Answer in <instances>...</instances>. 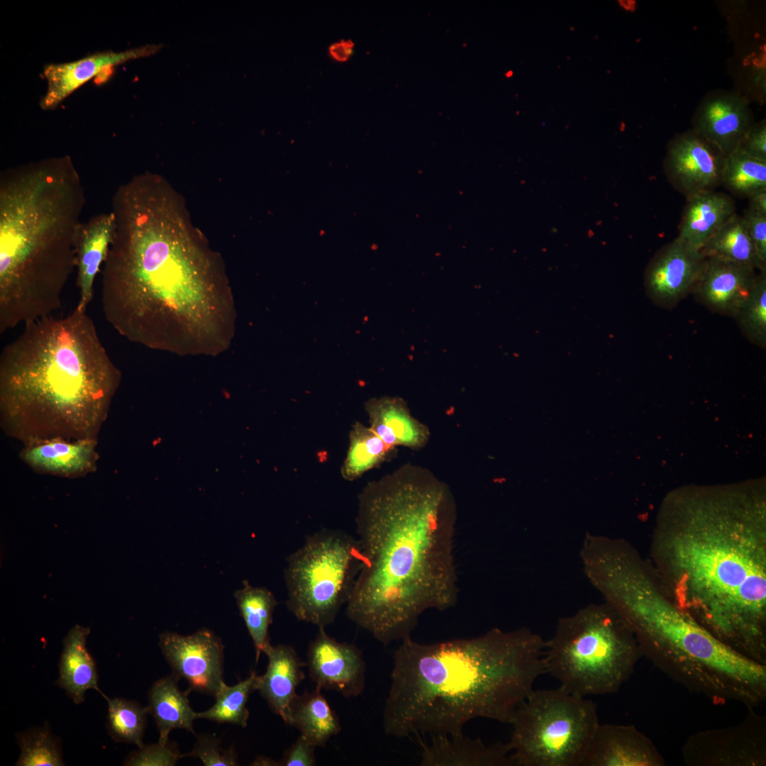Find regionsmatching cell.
<instances>
[{
  "instance_id": "10",
  "label": "cell",
  "mask_w": 766,
  "mask_h": 766,
  "mask_svg": "<svg viewBox=\"0 0 766 766\" xmlns=\"http://www.w3.org/2000/svg\"><path fill=\"white\" fill-rule=\"evenodd\" d=\"M365 557L357 538L322 529L287 559L288 610L301 621L326 628L346 604Z\"/></svg>"
},
{
  "instance_id": "34",
  "label": "cell",
  "mask_w": 766,
  "mask_h": 766,
  "mask_svg": "<svg viewBox=\"0 0 766 766\" xmlns=\"http://www.w3.org/2000/svg\"><path fill=\"white\" fill-rule=\"evenodd\" d=\"M108 702L106 728L116 742L144 746L143 737L147 726L148 706L123 698H106Z\"/></svg>"
},
{
  "instance_id": "19",
  "label": "cell",
  "mask_w": 766,
  "mask_h": 766,
  "mask_svg": "<svg viewBox=\"0 0 766 766\" xmlns=\"http://www.w3.org/2000/svg\"><path fill=\"white\" fill-rule=\"evenodd\" d=\"M754 123L746 99L723 92L714 94L703 101L695 114L692 129L727 155L738 148Z\"/></svg>"
},
{
  "instance_id": "1",
  "label": "cell",
  "mask_w": 766,
  "mask_h": 766,
  "mask_svg": "<svg viewBox=\"0 0 766 766\" xmlns=\"http://www.w3.org/2000/svg\"><path fill=\"white\" fill-rule=\"evenodd\" d=\"M103 263L104 318L122 336L178 355L230 347L236 310L220 255L192 224L182 197L160 175L120 185Z\"/></svg>"
},
{
  "instance_id": "27",
  "label": "cell",
  "mask_w": 766,
  "mask_h": 766,
  "mask_svg": "<svg viewBox=\"0 0 766 766\" xmlns=\"http://www.w3.org/2000/svg\"><path fill=\"white\" fill-rule=\"evenodd\" d=\"M285 723L296 728L300 735L316 747H324L331 737L341 731L338 715L318 687L312 692L304 691L296 695Z\"/></svg>"
},
{
  "instance_id": "22",
  "label": "cell",
  "mask_w": 766,
  "mask_h": 766,
  "mask_svg": "<svg viewBox=\"0 0 766 766\" xmlns=\"http://www.w3.org/2000/svg\"><path fill=\"white\" fill-rule=\"evenodd\" d=\"M112 211L97 214L82 222L77 241V286L79 298L76 308L87 311L94 293V283L106 260L114 230Z\"/></svg>"
},
{
  "instance_id": "16",
  "label": "cell",
  "mask_w": 766,
  "mask_h": 766,
  "mask_svg": "<svg viewBox=\"0 0 766 766\" xmlns=\"http://www.w3.org/2000/svg\"><path fill=\"white\" fill-rule=\"evenodd\" d=\"M161 48L162 45L151 44L120 52L106 50L69 62L47 65L43 71L46 91L40 106L52 109L94 77L128 61L151 55Z\"/></svg>"
},
{
  "instance_id": "12",
  "label": "cell",
  "mask_w": 766,
  "mask_h": 766,
  "mask_svg": "<svg viewBox=\"0 0 766 766\" xmlns=\"http://www.w3.org/2000/svg\"><path fill=\"white\" fill-rule=\"evenodd\" d=\"M158 644L172 674L186 679L189 689L215 696L223 682L224 645L219 637L204 628L188 635L167 631L160 634Z\"/></svg>"
},
{
  "instance_id": "17",
  "label": "cell",
  "mask_w": 766,
  "mask_h": 766,
  "mask_svg": "<svg viewBox=\"0 0 766 766\" xmlns=\"http://www.w3.org/2000/svg\"><path fill=\"white\" fill-rule=\"evenodd\" d=\"M653 741L633 725L601 724L594 732L583 766H664Z\"/></svg>"
},
{
  "instance_id": "40",
  "label": "cell",
  "mask_w": 766,
  "mask_h": 766,
  "mask_svg": "<svg viewBox=\"0 0 766 766\" xmlns=\"http://www.w3.org/2000/svg\"><path fill=\"white\" fill-rule=\"evenodd\" d=\"M316 746L300 735L296 740L287 748L278 766H314L316 765L315 749Z\"/></svg>"
},
{
  "instance_id": "32",
  "label": "cell",
  "mask_w": 766,
  "mask_h": 766,
  "mask_svg": "<svg viewBox=\"0 0 766 766\" xmlns=\"http://www.w3.org/2000/svg\"><path fill=\"white\" fill-rule=\"evenodd\" d=\"M258 679L259 675L252 671L235 685L228 686L223 681L214 696L215 704L205 711L196 712V718L245 728L250 716L247 703L250 694L257 690Z\"/></svg>"
},
{
  "instance_id": "4",
  "label": "cell",
  "mask_w": 766,
  "mask_h": 766,
  "mask_svg": "<svg viewBox=\"0 0 766 766\" xmlns=\"http://www.w3.org/2000/svg\"><path fill=\"white\" fill-rule=\"evenodd\" d=\"M545 647L525 627L432 643L402 640L393 655L384 733L454 735L476 718L510 724L545 673Z\"/></svg>"
},
{
  "instance_id": "43",
  "label": "cell",
  "mask_w": 766,
  "mask_h": 766,
  "mask_svg": "<svg viewBox=\"0 0 766 766\" xmlns=\"http://www.w3.org/2000/svg\"><path fill=\"white\" fill-rule=\"evenodd\" d=\"M748 199L749 201L748 209L766 215V189L753 193Z\"/></svg>"
},
{
  "instance_id": "6",
  "label": "cell",
  "mask_w": 766,
  "mask_h": 766,
  "mask_svg": "<svg viewBox=\"0 0 766 766\" xmlns=\"http://www.w3.org/2000/svg\"><path fill=\"white\" fill-rule=\"evenodd\" d=\"M84 189L71 157L0 174V333L52 315L77 266Z\"/></svg>"
},
{
  "instance_id": "18",
  "label": "cell",
  "mask_w": 766,
  "mask_h": 766,
  "mask_svg": "<svg viewBox=\"0 0 766 766\" xmlns=\"http://www.w3.org/2000/svg\"><path fill=\"white\" fill-rule=\"evenodd\" d=\"M756 270L745 265L707 257L693 293L712 312L734 318L755 283Z\"/></svg>"
},
{
  "instance_id": "31",
  "label": "cell",
  "mask_w": 766,
  "mask_h": 766,
  "mask_svg": "<svg viewBox=\"0 0 766 766\" xmlns=\"http://www.w3.org/2000/svg\"><path fill=\"white\" fill-rule=\"evenodd\" d=\"M395 448L386 444L370 427L360 422L353 425L350 445L341 468L343 477L353 481L387 460Z\"/></svg>"
},
{
  "instance_id": "23",
  "label": "cell",
  "mask_w": 766,
  "mask_h": 766,
  "mask_svg": "<svg viewBox=\"0 0 766 766\" xmlns=\"http://www.w3.org/2000/svg\"><path fill=\"white\" fill-rule=\"evenodd\" d=\"M370 428L387 445L413 450L425 447L430 438L428 427L415 418L400 397L372 398L365 404Z\"/></svg>"
},
{
  "instance_id": "41",
  "label": "cell",
  "mask_w": 766,
  "mask_h": 766,
  "mask_svg": "<svg viewBox=\"0 0 766 766\" xmlns=\"http://www.w3.org/2000/svg\"><path fill=\"white\" fill-rule=\"evenodd\" d=\"M738 149L748 155L766 161V123H754L741 140Z\"/></svg>"
},
{
  "instance_id": "15",
  "label": "cell",
  "mask_w": 766,
  "mask_h": 766,
  "mask_svg": "<svg viewBox=\"0 0 766 766\" xmlns=\"http://www.w3.org/2000/svg\"><path fill=\"white\" fill-rule=\"evenodd\" d=\"M306 666L311 679L321 689L333 690L345 697H356L365 687L366 665L355 645L339 642L319 628L306 653Z\"/></svg>"
},
{
  "instance_id": "28",
  "label": "cell",
  "mask_w": 766,
  "mask_h": 766,
  "mask_svg": "<svg viewBox=\"0 0 766 766\" xmlns=\"http://www.w3.org/2000/svg\"><path fill=\"white\" fill-rule=\"evenodd\" d=\"M23 456L38 469L58 474H77L87 471L94 465V440L43 441L30 445Z\"/></svg>"
},
{
  "instance_id": "35",
  "label": "cell",
  "mask_w": 766,
  "mask_h": 766,
  "mask_svg": "<svg viewBox=\"0 0 766 766\" xmlns=\"http://www.w3.org/2000/svg\"><path fill=\"white\" fill-rule=\"evenodd\" d=\"M21 750L16 766H62L60 742L48 726L32 728L16 734Z\"/></svg>"
},
{
  "instance_id": "7",
  "label": "cell",
  "mask_w": 766,
  "mask_h": 766,
  "mask_svg": "<svg viewBox=\"0 0 766 766\" xmlns=\"http://www.w3.org/2000/svg\"><path fill=\"white\" fill-rule=\"evenodd\" d=\"M593 586L629 626L641 655L675 682L715 704L765 702L766 665L728 647L682 609L636 549L607 558Z\"/></svg>"
},
{
  "instance_id": "9",
  "label": "cell",
  "mask_w": 766,
  "mask_h": 766,
  "mask_svg": "<svg viewBox=\"0 0 766 766\" xmlns=\"http://www.w3.org/2000/svg\"><path fill=\"white\" fill-rule=\"evenodd\" d=\"M510 724L515 766H583L599 722L592 701L559 687L533 689Z\"/></svg>"
},
{
  "instance_id": "21",
  "label": "cell",
  "mask_w": 766,
  "mask_h": 766,
  "mask_svg": "<svg viewBox=\"0 0 766 766\" xmlns=\"http://www.w3.org/2000/svg\"><path fill=\"white\" fill-rule=\"evenodd\" d=\"M268 657L265 672L259 675L257 690L270 709L285 723L290 704L297 694L296 689L304 679L306 666L295 649L287 645H272L265 649Z\"/></svg>"
},
{
  "instance_id": "24",
  "label": "cell",
  "mask_w": 766,
  "mask_h": 766,
  "mask_svg": "<svg viewBox=\"0 0 766 766\" xmlns=\"http://www.w3.org/2000/svg\"><path fill=\"white\" fill-rule=\"evenodd\" d=\"M728 194L716 191L687 198L677 238L700 251L705 243L736 213Z\"/></svg>"
},
{
  "instance_id": "20",
  "label": "cell",
  "mask_w": 766,
  "mask_h": 766,
  "mask_svg": "<svg viewBox=\"0 0 766 766\" xmlns=\"http://www.w3.org/2000/svg\"><path fill=\"white\" fill-rule=\"evenodd\" d=\"M420 757L421 766H515L508 742L486 745L462 733L432 736Z\"/></svg>"
},
{
  "instance_id": "37",
  "label": "cell",
  "mask_w": 766,
  "mask_h": 766,
  "mask_svg": "<svg viewBox=\"0 0 766 766\" xmlns=\"http://www.w3.org/2000/svg\"><path fill=\"white\" fill-rule=\"evenodd\" d=\"M196 740L192 751L184 754L185 757L199 759L206 766L239 765L238 755L233 748L224 749L221 740L211 734L196 735Z\"/></svg>"
},
{
  "instance_id": "3",
  "label": "cell",
  "mask_w": 766,
  "mask_h": 766,
  "mask_svg": "<svg viewBox=\"0 0 766 766\" xmlns=\"http://www.w3.org/2000/svg\"><path fill=\"white\" fill-rule=\"evenodd\" d=\"M696 499L658 521L648 561L682 609L728 647L766 665L763 503Z\"/></svg>"
},
{
  "instance_id": "42",
  "label": "cell",
  "mask_w": 766,
  "mask_h": 766,
  "mask_svg": "<svg viewBox=\"0 0 766 766\" xmlns=\"http://www.w3.org/2000/svg\"><path fill=\"white\" fill-rule=\"evenodd\" d=\"M355 43L351 39H341L331 43L328 47L331 57L336 62H347L351 57Z\"/></svg>"
},
{
  "instance_id": "44",
  "label": "cell",
  "mask_w": 766,
  "mask_h": 766,
  "mask_svg": "<svg viewBox=\"0 0 766 766\" xmlns=\"http://www.w3.org/2000/svg\"><path fill=\"white\" fill-rule=\"evenodd\" d=\"M254 766H278V761H274L270 757L259 756L250 764Z\"/></svg>"
},
{
  "instance_id": "11",
  "label": "cell",
  "mask_w": 766,
  "mask_h": 766,
  "mask_svg": "<svg viewBox=\"0 0 766 766\" xmlns=\"http://www.w3.org/2000/svg\"><path fill=\"white\" fill-rule=\"evenodd\" d=\"M748 707L740 723L692 735L682 750L689 766H765V718Z\"/></svg>"
},
{
  "instance_id": "2",
  "label": "cell",
  "mask_w": 766,
  "mask_h": 766,
  "mask_svg": "<svg viewBox=\"0 0 766 766\" xmlns=\"http://www.w3.org/2000/svg\"><path fill=\"white\" fill-rule=\"evenodd\" d=\"M456 504L449 487L407 464L358 496L356 532L365 565L346 604L348 618L388 645L411 637L427 610L458 599Z\"/></svg>"
},
{
  "instance_id": "5",
  "label": "cell",
  "mask_w": 766,
  "mask_h": 766,
  "mask_svg": "<svg viewBox=\"0 0 766 766\" xmlns=\"http://www.w3.org/2000/svg\"><path fill=\"white\" fill-rule=\"evenodd\" d=\"M121 379L87 311L24 325L0 355V404L10 431L33 444L94 440Z\"/></svg>"
},
{
  "instance_id": "36",
  "label": "cell",
  "mask_w": 766,
  "mask_h": 766,
  "mask_svg": "<svg viewBox=\"0 0 766 766\" xmlns=\"http://www.w3.org/2000/svg\"><path fill=\"white\" fill-rule=\"evenodd\" d=\"M748 296L734 317L745 336L761 348L766 347V270L759 271Z\"/></svg>"
},
{
  "instance_id": "25",
  "label": "cell",
  "mask_w": 766,
  "mask_h": 766,
  "mask_svg": "<svg viewBox=\"0 0 766 766\" xmlns=\"http://www.w3.org/2000/svg\"><path fill=\"white\" fill-rule=\"evenodd\" d=\"M89 633V627L77 624L70 630L63 640L57 684L75 704L82 702L86 691L91 689L101 693L105 699L107 697L99 689L96 665L86 647Z\"/></svg>"
},
{
  "instance_id": "39",
  "label": "cell",
  "mask_w": 766,
  "mask_h": 766,
  "mask_svg": "<svg viewBox=\"0 0 766 766\" xmlns=\"http://www.w3.org/2000/svg\"><path fill=\"white\" fill-rule=\"evenodd\" d=\"M741 216L757 258L766 267V215L747 208Z\"/></svg>"
},
{
  "instance_id": "26",
  "label": "cell",
  "mask_w": 766,
  "mask_h": 766,
  "mask_svg": "<svg viewBox=\"0 0 766 766\" xmlns=\"http://www.w3.org/2000/svg\"><path fill=\"white\" fill-rule=\"evenodd\" d=\"M179 678L174 674L157 679L148 692V709L159 731L158 743L165 745L170 733L184 729L194 735L193 723L196 719L187 693L178 687Z\"/></svg>"
},
{
  "instance_id": "13",
  "label": "cell",
  "mask_w": 766,
  "mask_h": 766,
  "mask_svg": "<svg viewBox=\"0 0 766 766\" xmlns=\"http://www.w3.org/2000/svg\"><path fill=\"white\" fill-rule=\"evenodd\" d=\"M726 154L692 129L668 143L664 171L671 185L687 198L715 191L721 185Z\"/></svg>"
},
{
  "instance_id": "30",
  "label": "cell",
  "mask_w": 766,
  "mask_h": 766,
  "mask_svg": "<svg viewBox=\"0 0 766 766\" xmlns=\"http://www.w3.org/2000/svg\"><path fill=\"white\" fill-rule=\"evenodd\" d=\"M700 252L706 257H718L759 271L766 270L757 258L742 216L736 213L710 237Z\"/></svg>"
},
{
  "instance_id": "29",
  "label": "cell",
  "mask_w": 766,
  "mask_h": 766,
  "mask_svg": "<svg viewBox=\"0 0 766 766\" xmlns=\"http://www.w3.org/2000/svg\"><path fill=\"white\" fill-rule=\"evenodd\" d=\"M243 587L234 592V597L248 631L252 640L256 662L270 643L269 627L272 623L273 613L277 601L274 594L265 587H254L248 580Z\"/></svg>"
},
{
  "instance_id": "33",
  "label": "cell",
  "mask_w": 766,
  "mask_h": 766,
  "mask_svg": "<svg viewBox=\"0 0 766 766\" xmlns=\"http://www.w3.org/2000/svg\"><path fill=\"white\" fill-rule=\"evenodd\" d=\"M721 185L738 197L748 198L766 189V161L753 158L737 148L725 157Z\"/></svg>"
},
{
  "instance_id": "38",
  "label": "cell",
  "mask_w": 766,
  "mask_h": 766,
  "mask_svg": "<svg viewBox=\"0 0 766 766\" xmlns=\"http://www.w3.org/2000/svg\"><path fill=\"white\" fill-rule=\"evenodd\" d=\"M184 755L180 753L175 742L168 741L165 745H144L132 753L126 760L124 765L131 766H174Z\"/></svg>"
},
{
  "instance_id": "8",
  "label": "cell",
  "mask_w": 766,
  "mask_h": 766,
  "mask_svg": "<svg viewBox=\"0 0 766 766\" xmlns=\"http://www.w3.org/2000/svg\"><path fill=\"white\" fill-rule=\"evenodd\" d=\"M642 657L625 620L609 604H591L560 618L545 640L544 662L567 692L582 697L617 692Z\"/></svg>"
},
{
  "instance_id": "14",
  "label": "cell",
  "mask_w": 766,
  "mask_h": 766,
  "mask_svg": "<svg viewBox=\"0 0 766 766\" xmlns=\"http://www.w3.org/2000/svg\"><path fill=\"white\" fill-rule=\"evenodd\" d=\"M705 263L700 251L676 238L656 252L646 268L648 296L657 306L672 309L693 293Z\"/></svg>"
}]
</instances>
